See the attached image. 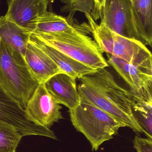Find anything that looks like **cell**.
<instances>
[{"mask_svg":"<svg viewBox=\"0 0 152 152\" xmlns=\"http://www.w3.org/2000/svg\"><path fill=\"white\" fill-rule=\"evenodd\" d=\"M79 80L77 88L81 99L108 113L137 134L143 133L132 114L131 93L117 83L110 72L100 69Z\"/></svg>","mask_w":152,"mask_h":152,"instance_id":"cell-1","label":"cell"},{"mask_svg":"<svg viewBox=\"0 0 152 152\" xmlns=\"http://www.w3.org/2000/svg\"><path fill=\"white\" fill-rule=\"evenodd\" d=\"M20 53L0 39V85L25 110L39 85Z\"/></svg>","mask_w":152,"mask_h":152,"instance_id":"cell-2","label":"cell"},{"mask_svg":"<svg viewBox=\"0 0 152 152\" xmlns=\"http://www.w3.org/2000/svg\"><path fill=\"white\" fill-rule=\"evenodd\" d=\"M85 15L94 40L103 52L152 75V53L146 45L121 36L101 23L98 25L90 14Z\"/></svg>","mask_w":152,"mask_h":152,"instance_id":"cell-3","label":"cell"},{"mask_svg":"<svg viewBox=\"0 0 152 152\" xmlns=\"http://www.w3.org/2000/svg\"><path fill=\"white\" fill-rule=\"evenodd\" d=\"M69 113L73 126L86 137L93 151H97L104 142L112 139L120 128L126 127L108 113L82 99Z\"/></svg>","mask_w":152,"mask_h":152,"instance_id":"cell-4","label":"cell"},{"mask_svg":"<svg viewBox=\"0 0 152 152\" xmlns=\"http://www.w3.org/2000/svg\"><path fill=\"white\" fill-rule=\"evenodd\" d=\"M90 34V31L87 30L31 34L87 66L97 69L106 68L109 65L104 57L103 51L94 39L87 35Z\"/></svg>","mask_w":152,"mask_h":152,"instance_id":"cell-5","label":"cell"},{"mask_svg":"<svg viewBox=\"0 0 152 152\" xmlns=\"http://www.w3.org/2000/svg\"><path fill=\"white\" fill-rule=\"evenodd\" d=\"M100 18L114 33L141 42L131 0H105Z\"/></svg>","mask_w":152,"mask_h":152,"instance_id":"cell-6","label":"cell"},{"mask_svg":"<svg viewBox=\"0 0 152 152\" xmlns=\"http://www.w3.org/2000/svg\"><path fill=\"white\" fill-rule=\"evenodd\" d=\"M0 121L15 128L23 136H41L57 139L53 131L34 123L25 110L0 85Z\"/></svg>","mask_w":152,"mask_h":152,"instance_id":"cell-7","label":"cell"},{"mask_svg":"<svg viewBox=\"0 0 152 152\" xmlns=\"http://www.w3.org/2000/svg\"><path fill=\"white\" fill-rule=\"evenodd\" d=\"M62 108L47 90L45 83H41L29 100L25 110L34 123L50 129L54 123L63 118Z\"/></svg>","mask_w":152,"mask_h":152,"instance_id":"cell-8","label":"cell"},{"mask_svg":"<svg viewBox=\"0 0 152 152\" xmlns=\"http://www.w3.org/2000/svg\"><path fill=\"white\" fill-rule=\"evenodd\" d=\"M108 62L116 70L129 88L133 95L152 102V75L120 59L107 54Z\"/></svg>","mask_w":152,"mask_h":152,"instance_id":"cell-9","label":"cell"},{"mask_svg":"<svg viewBox=\"0 0 152 152\" xmlns=\"http://www.w3.org/2000/svg\"><path fill=\"white\" fill-rule=\"evenodd\" d=\"M49 0H9L5 16L18 26L33 33L35 20L47 11Z\"/></svg>","mask_w":152,"mask_h":152,"instance_id":"cell-10","label":"cell"},{"mask_svg":"<svg viewBox=\"0 0 152 152\" xmlns=\"http://www.w3.org/2000/svg\"><path fill=\"white\" fill-rule=\"evenodd\" d=\"M75 13L71 12L68 17H64L47 11L35 20V28L33 33L53 34L90 30L88 23H79L74 18Z\"/></svg>","mask_w":152,"mask_h":152,"instance_id":"cell-11","label":"cell"},{"mask_svg":"<svg viewBox=\"0 0 152 152\" xmlns=\"http://www.w3.org/2000/svg\"><path fill=\"white\" fill-rule=\"evenodd\" d=\"M76 80L67 74L60 73L50 78L45 82V86L58 103L71 110L81 102Z\"/></svg>","mask_w":152,"mask_h":152,"instance_id":"cell-12","label":"cell"},{"mask_svg":"<svg viewBox=\"0 0 152 152\" xmlns=\"http://www.w3.org/2000/svg\"><path fill=\"white\" fill-rule=\"evenodd\" d=\"M24 58L39 83H45L54 75L63 73L46 53L30 41L27 45Z\"/></svg>","mask_w":152,"mask_h":152,"instance_id":"cell-13","label":"cell"},{"mask_svg":"<svg viewBox=\"0 0 152 152\" xmlns=\"http://www.w3.org/2000/svg\"><path fill=\"white\" fill-rule=\"evenodd\" d=\"M29 41L46 53L63 73L74 79H79L83 76L93 73L97 70L80 63L65 53L43 42L31 34Z\"/></svg>","mask_w":152,"mask_h":152,"instance_id":"cell-14","label":"cell"},{"mask_svg":"<svg viewBox=\"0 0 152 152\" xmlns=\"http://www.w3.org/2000/svg\"><path fill=\"white\" fill-rule=\"evenodd\" d=\"M31 34L5 15L0 17V39L24 57Z\"/></svg>","mask_w":152,"mask_h":152,"instance_id":"cell-15","label":"cell"},{"mask_svg":"<svg viewBox=\"0 0 152 152\" xmlns=\"http://www.w3.org/2000/svg\"><path fill=\"white\" fill-rule=\"evenodd\" d=\"M141 42L152 47V0H131Z\"/></svg>","mask_w":152,"mask_h":152,"instance_id":"cell-16","label":"cell"},{"mask_svg":"<svg viewBox=\"0 0 152 152\" xmlns=\"http://www.w3.org/2000/svg\"><path fill=\"white\" fill-rule=\"evenodd\" d=\"M132 96L131 110L135 120L148 138L152 139V102Z\"/></svg>","mask_w":152,"mask_h":152,"instance_id":"cell-17","label":"cell"},{"mask_svg":"<svg viewBox=\"0 0 152 152\" xmlns=\"http://www.w3.org/2000/svg\"><path fill=\"white\" fill-rule=\"evenodd\" d=\"M23 136L12 126L0 121V152H15Z\"/></svg>","mask_w":152,"mask_h":152,"instance_id":"cell-18","label":"cell"},{"mask_svg":"<svg viewBox=\"0 0 152 152\" xmlns=\"http://www.w3.org/2000/svg\"><path fill=\"white\" fill-rule=\"evenodd\" d=\"M64 5L61 8L62 12H84L91 14L94 4L93 0H60Z\"/></svg>","mask_w":152,"mask_h":152,"instance_id":"cell-19","label":"cell"},{"mask_svg":"<svg viewBox=\"0 0 152 152\" xmlns=\"http://www.w3.org/2000/svg\"><path fill=\"white\" fill-rule=\"evenodd\" d=\"M134 144L137 152H152V139L141 138L136 136Z\"/></svg>","mask_w":152,"mask_h":152,"instance_id":"cell-20","label":"cell"},{"mask_svg":"<svg viewBox=\"0 0 152 152\" xmlns=\"http://www.w3.org/2000/svg\"><path fill=\"white\" fill-rule=\"evenodd\" d=\"M94 4L90 15L95 21L101 18L102 10L105 0H93Z\"/></svg>","mask_w":152,"mask_h":152,"instance_id":"cell-21","label":"cell"},{"mask_svg":"<svg viewBox=\"0 0 152 152\" xmlns=\"http://www.w3.org/2000/svg\"></svg>","mask_w":152,"mask_h":152,"instance_id":"cell-22","label":"cell"}]
</instances>
